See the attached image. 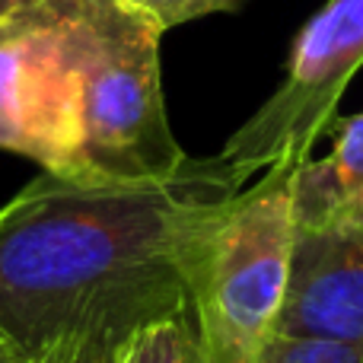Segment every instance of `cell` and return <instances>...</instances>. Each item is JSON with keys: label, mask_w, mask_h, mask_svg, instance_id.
<instances>
[{"label": "cell", "mask_w": 363, "mask_h": 363, "mask_svg": "<svg viewBox=\"0 0 363 363\" xmlns=\"http://www.w3.org/2000/svg\"><path fill=\"white\" fill-rule=\"evenodd\" d=\"M0 150L67 176V115L57 67V0L0 19Z\"/></svg>", "instance_id": "5b68a950"}, {"label": "cell", "mask_w": 363, "mask_h": 363, "mask_svg": "<svg viewBox=\"0 0 363 363\" xmlns=\"http://www.w3.org/2000/svg\"><path fill=\"white\" fill-rule=\"evenodd\" d=\"M252 363H363V347L271 335Z\"/></svg>", "instance_id": "9c48e42d"}, {"label": "cell", "mask_w": 363, "mask_h": 363, "mask_svg": "<svg viewBox=\"0 0 363 363\" xmlns=\"http://www.w3.org/2000/svg\"><path fill=\"white\" fill-rule=\"evenodd\" d=\"M128 4L144 10L160 29L169 32L211 13H236L242 0H128Z\"/></svg>", "instance_id": "30bf717a"}, {"label": "cell", "mask_w": 363, "mask_h": 363, "mask_svg": "<svg viewBox=\"0 0 363 363\" xmlns=\"http://www.w3.org/2000/svg\"><path fill=\"white\" fill-rule=\"evenodd\" d=\"M242 188L220 157L160 182L42 172L0 207V332L38 363L67 345L118 351L188 306L194 258Z\"/></svg>", "instance_id": "6da1fadb"}, {"label": "cell", "mask_w": 363, "mask_h": 363, "mask_svg": "<svg viewBox=\"0 0 363 363\" xmlns=\"http://www.w3.org/2000/svg\"><path fill=\"white\" fill-rule=\"evenodd\" d=\"M296 230L332 226L363 198V112L341 118L332 150L309 157L290 179Z\"/></svg>", "instance_id": "52a82bcc"}, {"label": "cell", "mask_w": 363, "mask_h": 363, "mask_svg": "<svg viewBox=\"0 0 363 363\" xmlns=\"http://www.w3.org/2000/svg\"><path fill=\"white\" fill-rule=\"evenodd\" d=\"M338 223H357V226H363V198L351 207V211H345V217H341Z\"/></svg>", "instance_id": "5bb4252c"}, {"label": "cell", "mask_w": 363, "mask_h": 363, "mask_svg": "<svg viewBox=\"0 0 363 363\" xmlns=\"http://www.w3.org/2000/svg\"><path fill=\"white\" fill-rule=\"evenodd\" d=\"M115 351H106L99 345H67L57 347L55 354H48V363H112Z\"/></svg>", "instance_id": "8fae6325"}, {"label": "cell", "mask_w": 363, "mask_h": 363, "mask_svg": "<svg viewBox=\"0 0 363 363\" xmlns=\"http://www.w3.org/2000/svg\"><path fill=\"white\" fill-rule=\"evenodd\" d=\"M294 169H268L226 204L188 277L201 363H252L274 335L296 220Z\"/></svg>", "instance_id": "3957f363"}, {"label": "cell", "mask_w": 363, "mask_h": 363, "mask_svg": "<svg viewBox=\"0 0 363 363\" xmlns=\"http://www.w3.org/2000/svg\"><path fill=\"white\" fill-rule=\"evenodd\" d=\"M274 335L363 347V226L296 230Z\"/></svg>", "instance_id": "8992f818"}, {"label": "cell", "mask_w": 363, "mask_h": 363, "mask_svg": "<svg viewBox=\"0 0 363 363\" xmlns=\"http://www.w3.org/2000/svg\"><path fill=\"white\" fill-rule=\"evenodd\" d=\"M0 363H38V360H29L4 332H0ZM45 363V360H42Z\"/></svg>", "instance_id": "7c38bea8"}, {"label": "cell", "mask_w": 363, "mask_h": 363, "mask_svg": "<svg viewBox=\"0 0 363 363\" xmlns=\"http://www.w3.org/2000/svg\"><path fill=\"white\" fill-rule=\"evenodd\" d=\"M45 363H48V360H45Z\"/></svg>", "instance_id": "9a60e30c"}, {"label": "cell", "mask_w": 363, "mask_h": 363, "mask_svg": "<svg viewBox=\"0 0 363 363\" xmlns=\"http://www.w3.org/2000/svg\"><path fill=\"white\" fill-rule=\"evenodd\" d=\"M35 4H42V0H0V19L13 16V13H19V10H29V6H35Z\"/></svg>", "instance_id": "4fadbf2b"}, {"label": "cell", "mask_w": 363, "mask_h": 363, "mask_svg": "<svg viewBox=\"0 0 363 363\" xmlns=\"http://www.w3.org/2000/svg\"><path fill=\"white\" fill-rule=\"evenodd\" d=\"M112 363H201L198 335L188 306L140 325L115 351Z\"/></svg>", "instance_id": "ba28073f"}, {"label": "cell", "mask_w": 363, "mask_h": 363, "mask_svg": "<svg viewBox=\"0 0 363 363\" xmlns=\"http://www.w3.org/2000/svg\"><path fill=\"white\" fill-rule=\"evenodd\" d=\"M360 67L363 0H325L296 35L281 86L230 134L217 157L242 182L303 166Z\"/></svg>", "instance_id": "277c9868"}, {"label": "cell", "mask_w": 363, "mask_h": 363, "mask_svg": "<svg viewBox=\"0 0 363 363\" xmlns=\"http://www.w3.org/2000/svg\"><path fill=\"white\" fill-rule=\"evenodd\" d=\"M163 29L128 0H57V67L74 182H160L188 163L169 128Z\"/></svg>", "instance_id": "7a4b0ae2"}]
</instances>
